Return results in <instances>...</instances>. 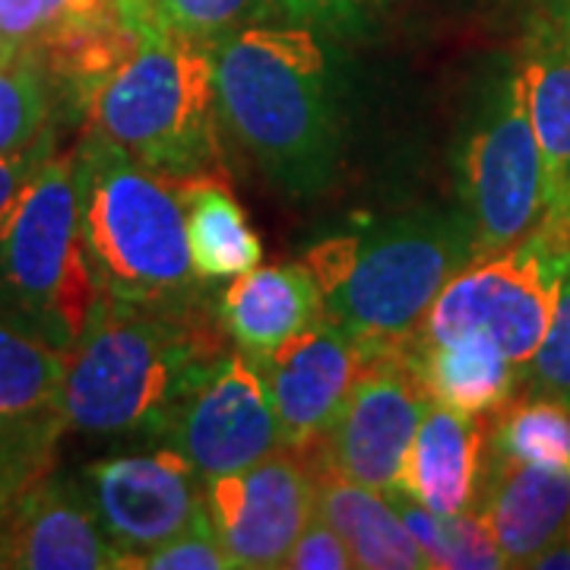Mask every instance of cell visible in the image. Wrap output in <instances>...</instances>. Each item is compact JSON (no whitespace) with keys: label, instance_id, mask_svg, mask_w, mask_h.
Listing matches in <instances>:
<instances>
[{"label":"cell","instance_id":"4dcf8cb0","mask_svg":"<svg viewBox=\"0 0 570 570\" xmlns=\"http://www.w3.org/2000/svg\"><path fill=\"white\" fill-rule=\"evenodd\" d=\"M285 568L292 570H348L355 568L346 542L340 539V532L333 530L326 520L314 513V520L307 523L305 532L295 539V546L285 558Z\"/></svg>","mask_w":570,"mask_h":570},{"label":"cell","instance_id":"ac0fdd59","mask_svg":"<svg viewBox=\"0 0 570 570\" xmlns=\"http://www.w3.org/2000/svg\"><path fill=\"white\" fill-rule=\"evenodd\" d=\"M314 456L317 517L326 520L346 542L355 568L365 570H422L425 551L409 535L406 523L393 510L387 494L348 482L321 456L317 444H307Z\"/></svg>","mask_w":570,"mask_h":570},{"label":"cell","instance_id":"1f68e13d","mask_svg":"<svg viewBox=\"0 0 570 570\" xmlns=\"http://www.w3.org/2000/svg\"><path fill=\"white\" fill-rule=\"evenodd\" d=\"M390 0H283V10L298 22L324 26L333 32H352L377 17Z\"/></svg>","mask_w":570,"mask_h":570},{"label":"cell","instance_id":"7a4b0ae2","mask_svg":"<svg viewBox=\"0 0 570 570\" xmlns=\"http://www.w3.org/2000/svg\"><path fill=\"white\" fill-rule=\"evenodd\" d=\"M219 115L264 175L314 197L343 163V108L326 48L307 26H247L216 41Z\"/></svg>","mask_w":570,"mask_h":570},{"label":"cell","instance_id":"8d00e7d4","mask_svg":"<svg viewBox=\"0 0 570 570\" xmlns=\"http://www.w3.org/2000/svg\"><path fill=\"white\" fill-rule=\"evenodd\" d=\"M10 568V561H7V546H3V530H0V570Z\"/></svg>","mask_w":570,"mask_h":570},{"label":"cell","instance_id":"ffe728a7","mask_svg":"<svg viewBox=\"0 0 570 570\" xmlns=\"http://www.w3.org/2000/svg\"><path fill=\"white\" fill-rule=\"evenodd\" d=\"M431 400L456 409L463 415L485 419L513 400L520 371L513 367L494 336L475 330L444 346L415 352Z\"/></svg>","mask_w":570,"mask_h":570},{"label":"cell","instance_id":"e0dca14e","mask_svg":"<svg viewBox=\"0 0 570 570\" xmlns=\"http://www.w3.org/2000/svg\"><path fill=\"white\" fill-rule=\"evenodd\" d=\"M485 428L475 415L431 400L406 453L400 489L444 517L472 510L485 466Z\"/></svg>","mask_w":570,"mask_h":570},{"label":"cell","instance_id":"4fadbf2b","mask_svg":"<svg viewBox=\"0 0 570 570\" xmlns=\"http://www.w3.org/2000/svg\"><path fill=\"white\" fill-rule=\"evenodd\" d=\"M283 428L285 448L317 444L340 415L367 352L326 317L298 330L269 352L254 355Z\"/></svg>","mask_w":570,"mask_h":570},{"label":"cell","instance_id":"2e32d148","mask_svg":"<svg viewBox=\"0 0 570 570\" xmlns=\"http://www.w3.org/2000/svg\"><path fill=\"white\" fill-rule=\"evenodd\" d=\"M472 510L485 520L504 568H532L570 532V466L517 463L485 450Z\"/></svg>","mask_w":570,"mask_h":570},{"label":"cell","instance_id":"f546056e","mask_svg":"<svg viewBox=\"0 0 570 570\" xmlns=\"http://www.w3.org/2000/svg\"><path fill=\"white\" fill-rule=\"evenodd\" d=\"M156 20L153 0H48V26H92V22H130L146 29Z\"/></svg>","mask_w":570,"mask_h":570},{"label":"cell","instance_id":"7402d4cb","mask_svg":"<svg viewBox=\"0 0 570 570\" xmlns=\"http://www.w3.org/2000/svg\"><path fill=\"white\" fill-rule=\"evenodd\" d=\"M61 381L63 352L0 311V425L61 419Z\"/></svg>","mask_w":570,"mask_h":570},{"label":"cell","instance_id":"603a6c76","mask_svg":"<svg viewBox=\"0 0 570 570\" xmlns=\"http://www.w3.org/2000/svg\"><path fill=\"white\" fill-rule=\"evenodd\" d=\"M485 450L517 463L570 466V409L549 396L510 400L491 415Z\"/></svg>","mask_w":570,"mask_h":570},{"label":"cell","instance_id":"52a82bcc","mask_svg":"<svg viewBox=\"0 0 570 570\" xmlns=\"http://www.w3.org/2000/svg\"><path fill=\"white\" fill-rule=\"evenodd\" d=\"M568 257L570 247L539 228L501 254L475 257L438 292L412 352L485 330L523 371L549 333Z\"/></svg>","mask_w":570,"mask_h":570},{"label":"cell","instance_id":"3957f363","mask_svg":"<svg viewBox=\"0 0 570 570\" xmlns=\"http://www.w3.org/2000/svg\"><path fill=\"white\" fill-rule=\"evenodd\" d=\"M479 257L466 209H409L330 235L302 264L314 276L324 317L365 352L415 346L438 292Z\"/></svg>","mask_w":570,"mask_h":570},{"label":"cell","instance_id":"5b68a950","mask_svg":"<svg viewBox=\"0 0 570 570\" xmlns=\"http://www.w3.org/2000/svg\"><path fill=\"white\" fill-rule=\"evenodd\" d=\"M213 48L156 17L92 96L89 127L171 181L225 175Z\"/></svg>","mask_w":570,"mask_h":570},{"label":"cell","instance_id":"30bf717a","mask_svg":"<svg viewBox=\"0 0 570 570\" xmlns=\"http://www.w3.org/2000/svg\"><path fill=\"white\" fill-rule=\"evenodd\" d=\"M317 513L311 448H283L254 466L206 482V517L232 568H285Z\"/></svg>","mask_w":570,"mask_h":570},{"label":"cell","instance_id":"e575fe53","mask_svg":"<svg viewBox=\"0 0 570 570\" xmlns=\"http://www.w3.org/2000/svg\"><path fill=\"white\" fill-rule=\"evenodd\" d=\"M542 10H546L558 26H561V32H564L570 41V0H546V7H542Z\"/></svg>","mask_w":570,"mask_h":570},{"label":"cell","instance_id":"8992f818","mask_svg":"<svg viewBox=\"0 0 570 570\" xmlns=\"http://www.w3.org/2000/svg\"><path fill=\"white\" fill-rule=\"evenodd\" d=\"M102 305L86 257L73 153H51L0 219V311L70 352Z\"/></svg>","mask_w":570,"mask_h":570},{"label":"cell","instance_id":"9c48e42d","mask_svg":"<svg viewBox=\"0 0 570 570\" xmlns=\"http://www.w3.org/2000/svg\"><path fill=\"white\" fill-rule=\"evenodd\" d=\"M431 393L412 348L367 352L348 400L317 441L330 466L371 491L400 489L403 463L422 425Z\"/></svg>","mask_w":570,"mask_h":570},{"label":"cell","instance_id":"484cf974","mask_svg":"<svg viewBox=\"0 0 570 570\" xmlns=\"http://www.w3.org/2000/svg\"><path fill=\"white\" fill-rule=\"evenodd\" d=\"M61 431H67L61 419L0 425V510L48 472Z\"/></svg>","mask_w":570,"mask_h":570},{"label":"cell","instance_id":"5bb4252c","mask_svg":"<svg viewBox=\"0 0 570 570\" xmlns=\"http://www.w3.org/2000/svg\"><path fill=\"white\" fill-rule=\"evenodd\" d=\"M10 568L121 570V551L105 535L80 479L41 475L0 510Z\"/></svg>","mask_w":570,"mask_h":570},{"label":"cell","instance_id":"7c38bea8","mask_svg":"<svg viewBox=\"0 0 570 570\" xmlns=\"http://www.w3.org/2000/svg\"><path fill=\"white\" fill-rule=\"evenodd\" d=\"M165 441L204 482L242 472L283 450V428L254 355L245 348L228 352L178 409Z\"/></svg>","mask_w":570,"mask_h":570},{"label":"cell","instance_id":"cb8c5ba5","mask_svg":"<svg viewBox=\"0 0 570 570\" xmlns=\"http://www.w3.org/2000/svg\"><path fill=\"white\" fill-rule=\"evenodd\" d=\"M55 89L39 61L22 51L0 67V156H17L48 134Z\"/></svg>","mask_w":570,"mask_h":570},{"label":"cell","instance_id":"f1b7e54d","mask_svg":"<svg viewBox=\"0 0 570 570\" xmlns=\"http://www.w3.org/2000/svg\"><path fill=\"white\" fill-rule=\"evenodd\" d=\"M441 570H494L504 568V558L491 539L485 520L475 510L444 517V546L438 558Z\"/></svg>","mask_w":570,"mask_h":570},{"label":"cell","instance_id":"4316f807","mask_svg":"<svg viewBox=\"0 0 570 570\" xmlns=\"http://www.w3.org/2000/svg\"><path fill=\"white\" fill-rule=\"evenodd\" d=\"M520 381L532 396H549L570 409V257L564 264L549 333L530 365L520 371Z\"/></svg>","mask_w":570,"mask_h":570},{"label":"cell","instance_id":"d6986e66","mask_svg":"<svg viewBox=\"0 0 570 570\" xmlns=\"http://www.w3.org/2000/svg\"><path fill=\"white\" fill-rule=\"evenodd\" d=\"M216 311L225 333L250 355L276 348L324 317L321 292L305 264L247 269L225 285Z\"/></svg>","mask_w":570,"mask_h":570},{"label":"cell","instance_id":"9a60e30c","mask_svg":"<svg viewBox=\"0 0 570 570\" xmlns=\"http://www.w3.org/2000/svg\"><path fill=\"white\" fill-rule=\"evenodd\" d=\"M517 67L542 156V223L535 228L570 247V41L546 10L530 20Z\"/></svg>","mask_w":570,"mask_h":570},{"label":"cell","instance_id":"ba28073f","mask_svg":"<svg viewBox=\"0 0 570 570\" xmlns=\"http://www.w3.org/2000/svg\"><path fill=\"white\" fill-rule=\"evenodd\" d=\"M460 194L479 257L508 250L542 223V156L517 63L491 77L472 111L460 156Z\"/></svg>","mask_w":570,"mask_h":570},{"label":"cell","instance_id":"277c9868","mask_svg":"<svg viewBox=\"0 0 570 570\" xmlns=\"http://www.w3.org/2000/svg\"><path fill=\"white\" fill-rule=\"evenodd\" d=\"M73 184L82 245L105 298L146 307L204 298L178 181L89 127L73 149Z\"/></svg>","mask_w":570,"mask_h":570},{"label":"cell","instance_id":"44dd1931","mask_svg":"<svg viewBox=\"0 0 570 570\" xmlns=\"http://www.w3.org/2000/svg\"><path fill=\"white\" fill-rule=\"evenodd\" d=\"M190 261L200 283H219L261 266L264 247L223 175L178 181Z\"/></svg>","mask_w":570,"mask_h":570},{"label":"cell","instance_id":"d6a6232c","mask_svg":"<svg viewBox=\"0 0 570 570\" xmlns=\"http://www.w3.org/2000/svg\"><path fill=\"white\" fill-rule=\"evenodd\" d=\"M51 153H55V134L48 130L36 146L22 149L17 156H0V219H3V213L10 209V204L17 200V194L22 190V184L29 181V175H32Z\"/></svg>","mask_w":570,"mask_h":570},{"label":"cell","instance_id":"6da1fadb","mask_svg":"<svg viewBox=\"0 0 570 570\" xmlns=\"http://www.w3.org/2000/svg\"><path fill=\"white\" fill-rule=\"evenodd\" d=\"M219 311L204 298L146 307L102 295L63 355V428L102 441H165L178 409L228 355Z\"/></svg>","mask_w":570,"mask_h":570},{"label":"cell","instance_id":"8fae6325","mask_svg":"<svg viewBox=\"0 0 570 570\" xmlns=\"http://www.w3.org/2000/svg\"><path fill=\"white\" fill-rule=\"evenodd\" d=\"M77 479L127 570L206 513V482L175 448L96 460Z\"/></svg>","mask_w":570,"mask_h":570},{"label":"cell","instance_id":"836d02e7","mask_svg":"<svg viewBox=\"0 0 570 570\" xmlns=\"http://www.w3.org/2000/svg\"><path fill=\"white\" fill-rule=\"evenodd\" d=\"M48 26V0H0V32L20 48L32 45Z\"/></svg>","mask_w":570,"mask_h":570},{"label":"cell","instance_id":"d4e9b609","mask_svg":"<svg viewBox=\"0 0 570 570\" xmlns=\"http://www.w3.org/2000/svg\"><path fill=\"white\" fill-rule=\"evenodd\" d=\"M153 7L168 29L216 45L238 29L269 20L283 10V0H153Z\"/></svg>","mask_w":570,"mask_h":570},{"label":"cell","instance_id":"d590c367","mask_svg":"<svg viewBox=\"0 0 570 570\" xmlns=\"http://www.w3.org/2000/svg\"><path fill=\"white\" fill-rule=\"evenodd\" d=\"M17 55H20V45L17 41H10L3 32H0V67L10 61H17Z\"/></svg>","mask_w":570,"mask_h":570},{"label":"cell","instance_id":"83f0119b","mask_svg":"<svg viewBox=\"0 0 570 570\" xmlns=\"http://www.w3.org/2000/svg\"><path fill=\"white\" fill-rule=\"evenodd\" d=\"M134 568L142 570H232L228 554L219 546L216 532L209 527V517H200L175 539L163 542L159 549L146 551L134 561Z\"/></svg>","mask_w":570,"mask_h":570}]
</instances>
